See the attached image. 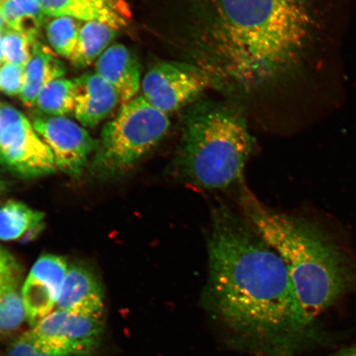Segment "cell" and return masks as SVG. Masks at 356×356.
<instances>
[{
    "instance_id": "cell-6",
    "label": "cell",
    "mask_w": 356,
    "mask_h": 356,
    "mask_svg": "<svg viewBox=\"0 0 356 356\" xmlns=\"http://www.w3.org/2000/svg\"><path fill=\"white\" fill-rule=\"evenodd\" d=\"M0 163L22 177L50 175L54 155L29 119L10 105L0 104Z\"/></svg>"
},
{
    "instance_id": "cell-19",
    "label": "cell",
    "mask_w": 356,
    "mask_h": 356,
    "mask_svg": "<svg viewBox=\"0 0 356 356\" xmlns=\"http://www.w3.org/2000/svg\"><path fill=\"white\" fill-rule=\"evenodd\" d=\"M35 106L52 117L73 115V81L58 79L47 83L40 92Z\"/></svg>"
},
{
    "instance_id": "cell-8",
    "label": "cell",
    "mask_w": 356,
    "mask_h": 356,
    "mask_svg": "<svg viewBox=\"0 0 356 356\" xmlns=\"http://www.w3.org/2000/svg\"><path fill=\"white\" fill-rule=\"evenodd\" d=\"M102 332V318L56 309L25 334L48 355L90 356L99 346Z\"/></svg>"
},
{
    "instance_id": "cell-10",
    "label": "cell",
    "mask_w": 356,
    "mask_h": 356,
    "mask_svg": "<svg viewBox=\"0 0 356 356\" xmlns=\"http://www.w3.org/2000/svg\"><path fill=\"white\" fill-rule=\"evenodd\" d=\"M64 258L44 255L35 261L22 289L26 318L32 327L56 307L67 273Z\"/></svg>"
},
{
    "instance_id": "cell-12",
    "label": "cell",
    "mask_w": 356,
    "mask_h": 356,
    "mask_svg": "<svg viewBox=\"0 0 356 356\" xmlns=\"http://www.w3.org/2000/svg\"><path fill=\"white\" fill-rule=\"evenodd\" d=\"M46 15L96 21L115 30L126 28L132 13L126 0H38Z\"/></svg>"
},
{
    "instance_id": "cell-29",
    "label": "cell",
    "mask_w": 356,
    "mask_h": 356,
    "mask_svg": "<svg viewBox=\"0 0 356 356\" xmlns=\"http://www.w3.org/2000/svg\"><path fill=\"white\" fill-rule=\"evenodd\" d=\"M348 356H356V354L350 355H348Z\"/></svg>"
},
{
    "instance_id": "cell-15",
    "label": "cell",
    "mask_w": 356,
    "mask_h": 356,
    "mask_svg": "<svg viewBox=\"0 0 356 356\" xmlns=\"http://www.w3.org/2000/svg\"><path fill=\"white\" fill-rule=\"evenodd\" d=\"M65 72L63 62L58 59L55 53L41 42H35L32 56L24 67L21 100L26 106H34L42 89L53 80L63 76Z\"/></svg>"
},
{
    "instance_id": "cell-3",
    "label": "cell",
    "mask_w": 356,
    "mask_h": 356,
    "mask_svg": "<svg viewBox=\"0 0 356 356\" xmlns=\"http://www.w3.org/2000/svg\"><path fill=\"white\" fill-rule=\"evenodd\" d=\"M254 140L241 113L222 102L198 100L182 115L172 170L185 184L225 190L243 179Z\"/></svg>"
},
{
    "instance_id": "cell-27",
    "label": "cell",
    "mask_w": 356,
    "mask_h": 356,
    "mask_svg": "<svg viewBox=\"0 0 356 356\" xmlns=\"http://www.w3.org/2000/svg\"><path fill=\"white\" fill-rule=\"evenodd\" d=\"M3 60V49H2V34H0V64Z\"/></svg>"
},
{
    "instance_id": "cell-5",
    "label": "cell",
    "mask_w": 356,
    "mask_h": 356,
    "mask_svg": "<svg viewBox=\"0 0 356 356\" xmlns=\"http://www.w3.org/2000/svg\"><path fill=\"white\" fill-rule=\"evenodd\" d=\"M169 128L168 114L137 97L124 104L102 130L99 162L114 172L127 171L152 152Z\"/></svg>"
},
{
    "instance_id": "cell-7",
    "label": "cell",
    "mask_w": 356,
    "mask_h": 356,
    "mask_svg": "<svg viewBox=\"0 0 356 356\" xmlns=\"http://www.w3.org/2000/svg\"><path fill=\"white\" fill-rule=\"evenodd\" d=\"M211 86L209 75L190 62L159 60L142 80L141 96L155 108L169 114L197 102Z\"/></svg>"
},
{
    "instance_id": "cell-11",
    "label": "cell",
    "mask_w": 356,
    "mask_h": 356,
    "mask_svg": "<svg viewBox=\"0 0 356 356\" xmlns=\"http://www.w3.org/2000/svg\"><path fill=\"white\" fill-rule=\"evenodd\" d=\"M73 115L87 127H95L117 108L121 97L99 74H86L73 81Z\"/></svg>"
},
{
    "instance_id": "cell-25",
    "label": "cell",
    "mask_w": 356,
    "mask_h": 356,
    "mask_svg": "<svg viewBox=\"0 0 356 356\" xmlns=\"http://www.w3.org/2000/svg\"><path fill=\"white\" fill-rule=\"evenodd\" d=\"M6 356H52L43 353L30 341L26 334L13 342L8 346Z\"/></svg>"
},
{
    "instance_id": "cell-4",
    "label": "cell",
    "mask_w": 356,
    "mask_h": 356,
    "mask_svg": "<svg viewBox=\"0 0 356 356\" xmlns=\"http://www.w3.org/2000/svg\"><path fill=\"white\" fill-rule=\"evenodd\" d=\"M238 203L242 215L286 264L309 325L343 289V267L336 253L309 227L271 210L248 189L240 193Z\"/></svg>"
},
{
    "instance_id": "cell-2",
    "label": "cell",
    "mask_w": 356,
    "mask_h": 356,
    "mask_svg": "<svg viewBox=\"0 0 356 356\" xmlns=\"http://www.w3.org/2000/svg\"><path fill=\"white\" fill-rule=\"evenodd\" d=\"M190 63L213 86L252 92L298 61L309 26L305 0H182Z\"/></svg>"
},
{
    "instance_id": "cell-23",
    "label": "cell",
    "mask_w": 356,
    "mask_h": 356,
    "mask_svg": "<svg viewBox=\"0 0 356 356\" xmlns=\"http://www.w3.org/2000/svg\"><path fill=\"white\" fill-rule=\"evenodd\" d=\"M24 83V67L4 63L0 66V91L7 95H20Z\"/></svg>"
},
{
    "instance_id": "cell-17",
    "label": "cell",
    "mask_w": 356,
    "mask_h": 356,
    "mask_svg": "<svg viewBox=\"0 0 356 356\" xmlns=\"http://www.w3.org/2000/svg\"><path fill=\"white\" fill-rule=\"evenodd\" d=\"M0 15L8 29L34 41H38L46 19L38 0H7L0 6Z\"/></svg>"
},
{
    "instance_id": "cell-14",
    "label": "cell",
    "mask_w": 356,
    "mask_h": 356,
    "mask_svg": "<svg viewBox=\"0 0 356 356\" xmlns=\"http://www.w3.org/2000/svg\"><path fill=\"white\" fill-rule=\"evenodd\" d=\"M96 72L113 86L122 104L133 99L141 86V66L136 56L122 44H114L96 62Z\"/></svg>"
},
{
    "instance_id": "cell-13",
    "label": "cell",
    "mask_w": 356,
    "mask_h": 356,
    "mask_svg": "<svg viewBox=\"0 0 356 356\" xmlns=\"http://www.w3.org/2000/svg\"><path fill=\"white\" fill-rule=\"evenodd\" d=\"M56 309L102 318L104 293L95 275L82 266H70L58 298Z\"/></svg>"
},
{
    "instance_id": "cell-24",
    "label": "cell",
    "mask_w": 356,
    "mask_h": 356,
    "mask_svg": "<svg viewBox=\"0 0 356 356\" xmlns=\"http://www.w3.org/2000/svg\"><path fill=\"white\" fill-rule=\"evenodd\" d=\"M19 268L13 257L0 247V293L17 286Z\"/></svg>"
},
{
    "instance_id": "cell-28",
    "label": "cell",
    "mask_w": 356,
    "mask_h": 356,
    "mask_svg": "<svg viewBox=\"0 0 356 356\" xmlns=\"http://www.w3.org/2000/svg\"><path fill=\"white\" fill-rule=\"evenodd\" d=\"M7 1V0H0V6L4 2Z\"/></svg>"
},
{
    "instance_id": "cell-26",
    "label": "cell",
    "mask_w": 356,
    "mask_h": 356,
    "mask_svg": "<svg viewBox=\"0 0 356 356\" xmlns=\"http://www.w3.org/2000/svg\"><path fill=\"white\" fill-rule=\"evenodd\" d=\"M6 22H4L3 19H2L1 15H0V34H3L4 31L6 30Z\"/></svg>"
},
{
    "instance_id": "cell-1",
    "label": "cell",
    "mask_w": 356,
    "mask_h": 356,
    "mask_svg": "<svg viewBox=\"0 0 356 356\" xmlns=\"http://www.w3.org/2000/svg\"><path fill=\"white\" fill-rule=\"evenodd\" d=\"M204 309L236 344L283 356L306 326L287 267L242 213L212 212Z\"/></svg>"
},
{
    "instance_id": "cell-21",
    "label": "cell",
    "mask_w": 356,
    "mask_h": 356,
    "mask_svg": "<svg viewBox=\"0 0 356 356\" xmlns=\"http://www.w3.org/2000/svg\"><path fill=\"white\" fill-rule=\"evenodd\" d=\"M26 319L24 301L17 286L0 293V340L16 332Z\"/></svg>"
},
{
    "instance_id": "cell-20",
    "label": "cell",
    "mask_w": 356,
    "mask_h": 356,
    "mask_svg": "<svg viewBox=\"0 0 356 356\" xmlns=\"http://www.w3.org/2000/svg\"><path fill=\"white\" fill-rule=\"evenodd\" d=\"M54 17L46 26L48 42L58 55L70 59L76 47L81 20L67 16Z\"/></svg>"
},
{
    "instance_id": "cell-9",
    "label": "cell",
    "mask_w": 356,
    "mask_h": 356,
    "mask_svg": "<svg viewBox=\"0 0 356 356\" xmlns=\"http://www.w3.org/2000/svg\"><path fill=\"white\" fill-rule=\"evenodd\" d=\"M33 126L50 147L56 168L70 175L82 172L97 147L96 141L83 128L64 117L42 115L34 118Z\"/></svg>"
},
{
    "instance_id": "cell-22",
    "label": "cell",
    "mask_w": 356,
    "mask_h": 356,
    "mask_svg": "<svg viewBox=\"0 0 356 356\" xmlns=\"http://www.w3.org/2000/svg\"><path fill=\"white\" fill-rule=\"evenodd\" d=\"M34 41L25 35L7 29L2 34L3 60L25 67L32 56Z\"/></svg>"
},
{
    "instance_id": "cell-18",
    "label": "cell",
    "mask_w": 356,
    "mask_h": 356,
    "mask_svg": "<svg viewBox=\"0 0 356 356\" xmlns=\"http://www.w3.org/2000/svg\"><path fill=\"white\" fill-rule=\"evenodd\" d=\"M42 212L31 209L26 204L8 202L0 208V240L13 241L37 229L42 224Z\"/></svg>"
},
{
    "instance_id": "cell-16",
    "label": "cell",
    "mask_w": 356,
    "mask_h": 356,
    "mask_svg": "<svg viewBox=\"0 0 356 356\" xmlns=\"http://www.w3.org/2000/svg\"><path fill=\"white\" fill-rule=\"evenodd\" d=\"M118 30L96 21H88L80 29L76 47L70 58L78 69L90 66L117 38Z\"/></svg>"
}]
</instances>
